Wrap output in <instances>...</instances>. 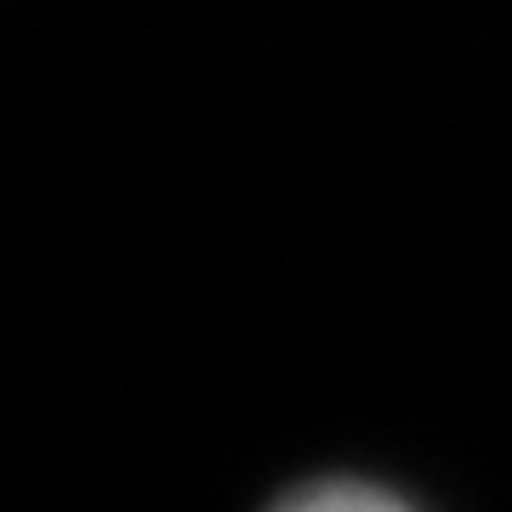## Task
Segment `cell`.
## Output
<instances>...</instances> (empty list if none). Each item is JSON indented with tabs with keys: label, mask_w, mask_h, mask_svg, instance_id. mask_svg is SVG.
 <instances>
[{
	"label": "cell",
	"mask_w": 512,
	"mask_h": 512,
	"mask_svg": "<svg viewBox=\"0 0 512 512\" xmlns=\"http://www.w3.org/2000/svg\"><path fill=\"white\" fill-rule=\"evenodd\" d=\"M268 512H421V507L404 501L399 490H387V484H370V478H313L302 490L279 495Z\"/></svg>",
	"instance_id": "1"
}]
</instances>
